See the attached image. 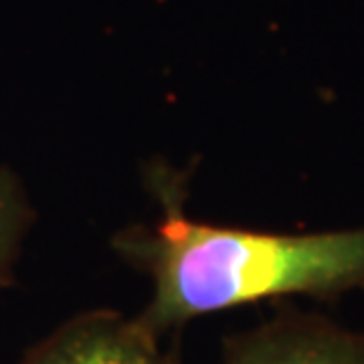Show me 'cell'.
<instances>
[{
    "instance_id": "1",
    "label": "cell",
    "mask_w": 364,
    "mask_h": 364,
    "mask_svg": "<svg viewBox=\"0 0 364 364\" xmlns=\"http://www.w3.org/2000/svg\"><path fill=\"white\" fill-rule=\"evenodd\" d=\"M161 218L119 232L114 251L151 279L140 322L151 336L265 298H333L364 291V228L274 235L199 223L185 213L187 176L147 171Z\"/></svg>"
},
{
    "instance_id": "2",
    "label": "cell",
    "mask_w": 364,
    "mask_h": 364,
    "mask_svg": "<svg viewBox=\"0 0 364 364\" xmlns=\"http://www.w3.org/2000/svg\"><path fill=\"white\" fill-rule=\"evenodd\" d=\"M220 364H364V333L289 312L225 341Z\"/></svg>"
},
{
    "instance_id": "3",
    "label": "cell",
    "mask_w": 364,
    "mask_h": 364,
    "mask_svg": "<svg viewBox=\"0 0 364 364\" xmlns=\"http://www.w3.org/2000/svg\"><path fill=\"white\" fill-rule=\"evenodd\" d=\"M17 364H180L159 338L121 312H83L36 343Z\"/></svg>"
},
{
    "instance_id": "4",
    "label": "cell",
    "mask_w": 364,
    "mask_h": 364,
    "mask_svg": "<svg viewBox=\"0 0 364 364\" xmlns=\"http://www.w3.org/2000/svg\"><path fill=\"white\" fill-rule=\"evenodd\" d=\"M31 220L33 210L19 178L12 171L0 168V289L10 287L14 279L19 246Z\"/></svg>"
}]
</instances>
